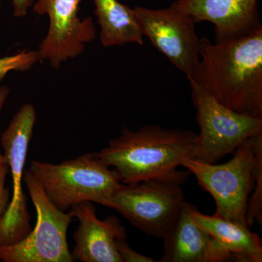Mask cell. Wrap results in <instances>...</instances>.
<instances>
[{
	"mask_svg": "<svg viewBox=\"0 0 262 262\" xmlns=\"http://www.w3.org/2000/svg\"><path fill=\"white\" fill-rule=\"evenodd\" d=\"M80 0H38L34 12L48 15V34L37 51L39 61L49 62L58 69L63 62L80 56L86 44L96 38L91 17H79Z\"/></svg>",
	"mask_w": 262,
	"mask_h": 262,
	"instance_id": "obj_10",
	"label": "cell"
},
{
	"mask_svg": "<svg viewBox=\"0 0 262 262\" xmlns=\"http://www.w3.org/2000/svg\"><path fill=\"white\" fill-rule=\"evenodd\" d=\"M39 61L37 51H23L0 58V81L10 72H27Z\"/></svg>",
	"mask_w": 262,
	"mask_h": 262,
	"instance_id": "obj_16",
	"label": "cell"
},
{
	"mask_svg": "<svg viewBox=\"0 0 262 262\" xmlns=\"http://www.w3.org/2000/svg\"><path fill=\"white\" fill-rule=\"evenodd\" d=\"M96 210L91 202L70 208L71 214L80 222L73 235L75 246L72 254L82 262H122L117 241L127 238L125 227L115 215L98 220Z\"/></svg>",
	"mask_w": 262,
	"mask_h": 262,
	"instance_id": "obj_11",
	"label": "cell"
},
{
	"mask_svg": "<svg viewBox=\"0 0 262 262\" xmlns=\"http://www.w3.org/2000/svg\"><path fill=\"white\" fill-rule=\"evenodd\" d=\"M198 134L192 130L146 125L136 130L124 127L121 134L97 153L114 167L122 184L169 177L183 160L194 159Z\"/></svg>",
	"mask_w": 262,
	"mask_h": 262,
	"instance_id": "obj_2",
	"label": "cell"
},
{
	"mask_svg": "<svg viewBox=\"0 0 262 262\" xmlns=\"http://www.w3.org/2000/svg\"><path fill=\"white\" fill-rule=\"evenodd\" d=\"M95 14L99 24L100 39L105 48L127 43L144 44V35L138 23L134 8L118 0H93Z\"/></svg>",
	"mask_w": 262,
	"mask_h": 262,
	"instance_id": "obj_15",
	"label": "cell"
},
{
	"mask_svg": "<svg viewBox=\"0 0 262 262\" xmlns=\"http://www.w3.org/2000/svg\"><path fill=\"white\" fill-rule=\"evenodd\" d=\"M200 132L194 159L214 164L262 133V117L237 113L189 81Z\"/></svg>",
	"mask_w": 262,
	"mask_h": 262,
	"instance_id": "obj_6",
	"label": "cell"
},
{
	"mask_svg": "<svg viewBox=\"0 0 262 262\" xmlns=\"http://www.w3.org/2000/svg\"><path fill=\"white\" fill-rule=\"evenodd\" d=\"M188 170L163 178L122 184L113 196V209L151 237L163 238L180 213L184 200L182 184Z\"/></svg>",
	"mask_w": 262,
	"mask_h": 262,
	"instance_id": "obj_5",
	"label": "cell"
},
{
	"mask_svg": "<svg viewBox=\"0 0 262 262\" xmlns=\"http://www.w3.org/2000/svg\"><path fill=\"white\" fill-rule=\"evenodd\" d=\"M30 170L51 203L62 211L91 202L113 208V196L122 183L115 169L97 153L80 155L60 164L34 161Z\"/></svg>",
	"mask_w": 262,
	"mask_h": 262,
	"instance_id": "obj_4",
	"label": "cell"
},
{
	"mask_svg": "<svg viewBox=\"0 0 262 262\" xmlns=\"http://www.w3.org/2000/svg\"><path fill=\"white\" fill-rule=\"evenodd\" d=\"M1 10H2V4H1V2H0V11H1Z\"/></svg>",
	"mask_w": 262,
	"mask_h": 262,
	"instance_id": "obj_21",
	"label": "cell"
},
{
	"mask_svg": "<svg viewBox=\"0 0 262 262\" xmlns=\"http://www.w3.org/2000/svg\"><path fill=\"white\" fill-rule=\"evenodd\" d=\"M192 81L231 110L262 117V25L242 37L200 39Z\"/></svg>",
	"mask_w": 262,
	"mask_h": 262,
	"instance_id": "obj_1",
	"label": "cell"
},
{
	"mask_svg": "<svg viewBox=\"0 0 262 262\" xmlns=\"http://www.w3.org/2000/svg\"><path fill=\"white\" fill-rule=\"evenodd\" d=\"M9 173L8 164L0 163V220L6 211L10 203V191L5 187L7 176Z\"/></svg>",
	"mask_w": 262,
	"mask_h": 262,
	"instance_id": "obj_18",
	"label": "cell"
},
{
	"mask_svg": "<svg viewBox=\"0 0 262 262\" xmlns=\"http://www.w3.org/2000/svg\"><path fill=\"white\" fill-rule=\"evenodd\" d=\"M258 0H176L171 8L189 15L195 24L208 21L215 27V41L249 34L261 25Z\"/></svg>",
	"mask_w": 262,
	"mask_h": 262,
	"instance_id": "obj_12",
	"label": "cell"
},
{
	"mask_svg": "<svg viewBox=\"0 0 262 262\" xmlns=\"http://www.w3.org/2000/svg\"><path fill=\"white\" fill-rule=\"evenodd\" d=\"M196 206L184 202L173 225L165 234L160 262H224L230 255L194 220Z\"/></svg>",
	"mask_w": 262,
	"mask_h": 262,
	"instance_id": "obj_13",
	"label": "cell"
},
{
	"mask_svg": "<svg viewBox=\"0 0 262 262\" xmlns=\"http://www.w3.org/2000/svg\"><path fill=\"white\" fill-rule=\"evenodd\" d=\"M24 182L37 214L34 229L16 244L0 246V260L4 262H72L67 243L69 225L73 216L65 213L48 199L39 181L30 170Z\"/></svg>",
	"mask_w": 262,
	"mask_h": 262,
	"instance_id": "obj_7",
	"label": "cell"
},
{
	"mask_svg": "<svg viewBox=\"0 0 262 262\" xmlns=\"http://www.w3.org/2000/svg\"><path fill=\"white\" fill-rule=\"evenodd\" d=\"M117 250L122 262H154V258L136 252L127 244L126 238L117 241Z\"/></svg>",
	"mask_w": 262,
	"mask_h": 262,
	"instance_id": "obj_17",
	"label": "cell"
},
{
	"mask_svg": "<svg viewBox=\"0 0 262 262\" xmlns=\"http://www.w3.org/2000/svg\"><path fill=\"white\" fill-rule=\"evenodd\" d=\"M193 216L230 255L232 261H262L261 239L249 227L225 220L215 213L203 214L196 208L193 211Z\"/></svg>",
	"mask_w": 262,
	"mask_h": 262,
	"instance_id": "obj_14",
	"label": "cell"
},
{
	"mask_svg": "<svg viewBox=\"0 0 262 262\" xmlns=\"http://www.w3.org/2000/svg\"><path fill=\"white\" fill-rule=\"evenodd\" d=\"M144 36L178 70L190 78L200 58L201 41L192 18L171 8H134Z\"/></svg>",
	"mask_w": 262,
	"mask_h": 262,
	"instance_id": "obj_9",
	"label": "cell"
},
{
	"mask_svg": "<svg viewBox=\"0 0 262 262\" xmlns=\"http://www.w3.org/2000/svg\"><path fill=\"white\" fill-rule=\"evenodd\" d=\"M37 120L32 103L23 105L1 138L3 156L9 167L13 193L5 214L0 220V246L16 244L31 232L30 215L22 182L29 143Z\"/></svg>",
	"mask_w": 262,
	"mask_h": 262,
	"instance_id": "obj_8",
	"label": "cell"
},
{
	"mask_svg": "<svg viewBox=\"0 0 262 262\" xmlns=\"http://www.w3.org/2000/svg\"><path fill=\"white\" fill-rule=\"evenodd\" d=\"M10 94V89L7 86H0V112L4 106L5 101ZM5 160L3 153L0 151V163H5Z\"/></svg>",
	"mask_w": 262,
	"mask_h": 262,
	"instance_id": "obj_20",
	"label": "cell"
},
{
	"mask_svg": "<svg viewBox=\"0 0 262 262\" xmlns=\"http://www.w3.org/2000/svg\"><path fill=\"white\" fill-rule=\"evenodd\" d=\"M233 154L228 162L220 165L186 158L182 166L213 198L215 214L249 227L246 212L256 176L262 169V133L245 141Z\"/></svg>",
	"mask_w": 262,
	"mask_h": 262,
	"instance_id": "obj_3",
	"label": "cell"
},
{
	"mask_svg": "<svg viewBox=\"0 0 262 262\" xmlns=\"http://www.w3.org/2000/svg\"><path fill=\"white\" fill-rule=\"evenodd\" d=\"M13 8V15L16 18L27 15L34 0H11Z\"/></svg>",
	"mask_w": 262,
	"mask_h": 262,
	"instance_id": "obj_19",
	"label": "cell"
}]
</instances>
